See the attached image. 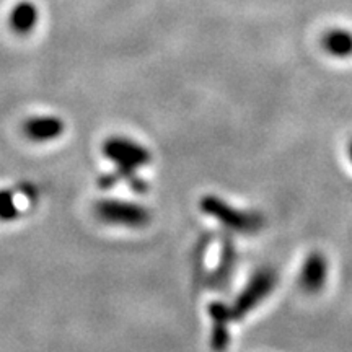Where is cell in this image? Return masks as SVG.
<instances>
[{
    "label": "cell",
    "mask_w": 352,
    "mask_h": 352,
    "mask_svg": "<svg viewBox=\"0 0 352 352\" xmlns=\"http://www.w3.org/2000/svg\"><path fill=\"white\" fill-rule=\"evenodd\" d=\"M103 153L116 165L118 175L114 178L104 176L103 182H111L108 188L120 178H126L135 191H145V182L135 176V171L151 162V152L134 140L124 138H111L103 145Z\"/></svg>",
    "instance_id": "obj_1"
},
{
    "label": "cell",
    "mask_w": 352,
    "mask_h": 352,
    "mask_svg": "<svg viewBox=\"0 0 352 352\" xmlns=\"http://www.w3.org/2000/svg\"><path fill=\"white\" fill-rule=\"evenodd\" d=\"M96 215L111 226L139 228L148 223L151 214L142 206L126 201H101L96 204Z\"/></svg>",
    "instance_id": "obj_2"
},
{
    "label": "cell",
    "mask_w": 352,
    "mask_h": 352,
    "mask_svg": "<svg viewBox=\"0 0 352 352\" xmlns=\"http://www.w3.org/2000/svg\"><path fill=\"white\" fill-rule=\"evenodd\" d=\"M202 210L212 215V217L219 219L220 222L226 223L227 227L233 228V230L239 232H252L256 230L261 226L259 222L258 214H248L241 212V210H236L227 206L226 202L217 199V197L209 196L202 201Z\"/></svg>",
    "instance_id": "obj_3"
},
{
    "label": "cell",
    "mask_w": 352,
    "mask_h": 352,
    "mask_svg": "<svg viewBox=\"0 0 352 352\" xmlns=\"http://www.w3.org/2000/svg\"><path fill=\"white\" fill-rule=\"evenodd\" d=\"M276 284V274L270 270L259 271L253 276V279L250 280V284L246 285V289L240 294L239 300H236L235 307L232 310H228L230 318H240L245 314H248L252 308L258 305L267 294L271 292L272 287Z\"/></svg>",
    "instance_id": "obj_4"
},
{
    "label": "cell",
    "mask_w": 352,
    "mask_h": 352,
    "mask_svg": "<svg viewBox=\"0 0 352 352\" xmlns=\"http://www.w3.org/2000/svg\"><path fill=\"white\" fill-rule=\"evenodd\" d=\"M328 259L321 253H311L305 259L300 272V284L307 292L316 294L327 285L328 280Z\"/></svg>",
    "instance_id": "obj_5"
},
{
    "label": "cell",
    "mask_w": 352,
    "mask_h": 352,
    "mask_svg": "<svg viewBox=\"0 0 352 352\" xmlns=\"http://www.w3.org/2000/svg\"><path fill=\"white\" fill-rule=\"evenodd\" d=\"M323 50L333 59L346 60L352 57V32L344 28H333L321 39Z\"/></svg>",
    "instance_id": "obj_6"
},
{
    "label": "cell",
    "mask_w": 352,
    "mask_h": 352,
    "mask_svg": "<svg viewBox=\"0 0 352 352\" xmlns=\"http://www.w3.org/2000/svg\"><path fill=\"white\" fill-rule=\"evenodd\" d=\"M25 132L30 139L44 142V140L59 138V135L64 132V122L57 120V118H51V116L36 118V120L26 122Z\"/></svg>",
    "instance_id": "obj_7"
},
{
    "label": "cell",
    "mask_w": 352,
    "mask_h": 352,
    "mask_svg": "<svg viewBox=\"0 0 352 352\" xmlns=\"http://www.w3.org/2000/svg\"><path fill=\"white\" fill-rule=\"evenodd\" d=\"M38 21V10L33 3H19L10 13V26L13 32L26 34L34 28Z\"/></svg>",
    "instance_id": "obj_8"
},
{
    "label": "cell",
    "mask_w": 352,
    "mask_h": 352,
    "mask_svg": "<svg viewBox=\"0 0 352 352\" xmlns=\"http://www.w3.org/2000/svg\"><path fill=\"white\" fill-rule=\"evenodd\" d=\"M346 155H347V160H349V164L352 165V139L349 140V144H347V148H346Z\"/></svg>",
    "instance_id": "obj_9"
}]
</instances>
